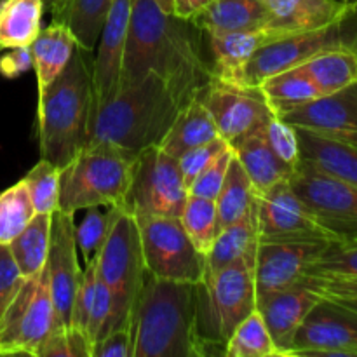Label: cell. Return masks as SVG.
<instances>
[{
	"label": "cell",
	"instance_id": "ab89813d",
	"mask_svg": "<svg viewBox=\"0 0 357 357\" xmlns=\"http://www.w3.org/2000/svg\"><path fill=\"white\" fill-rule=\"evenodd\" d=\"M303 274L337 279H357V239L331 243L305 268Z\"/></svg>",
	"mask_w": 357,
	"mask_h": 357
},
{
	"label": "cell",
	"instance_id": "d6986e66",
	"mask_svg": "<svg viewBox=\"0 0 357 357\" xmlns=\"http://www.w3.org/2000/svg\"><path fill=\"white\" fill-rule=\"evenodd\" d=\"M298 129L357 146V82L279 117Z\"/></svg>",
	"mask_w": 357,
	"mask_h": 357
},
{
	"label": "cell",
	"instance_id": "d6a6232c",
	"mask_svg": "<svg viewBox=\"0 0 357 357\" xmlns=\"http://www.w3.org/2000/svg\"><path fill=\"white\" fill-rule=\"evenodd\" d=\"M52 215H35L23 232L13 239L9 250L24 279L38 274L47 264Z\"/></svg>",
	"mask_w": 357,
	"mask_h": 357
},
{
	"label": "cell",
	"instance_id": "816d5d0a",
	"mask_svg": "<svg viewBox=\"0 0 357 357\" xmlns=\"http://www.w3.org/2000/svg\"><path fill=\"white\" fill-rule=\"evenodd\" d=\"M160 6V9L166 10V13L176 14V0H155Z\"/></svg>",
	"mask_w": 357,
	"mask_h": 357
},
{
	"label": "cell",
	"instance_id": "681fc988",
	"mask_svg": "<svg viewBox=\"0 0 357 357\" xmlns=\"http://www.w3.org/2000/svg\"><path fill=\"white\" fill-rule=\"evenodd\" d=\"M183 2H185V7H187L188 17H192L194 14L201 13L202 9H206L213 0H183Z\"/></svg>",
	"mask_w": 357,
	"mask_h": 357
},
{
	"label": "cell",
	"instance_id": "11a10c76",
	"mask_svg": "<svg viewBox=\"0 0 357 357\" xmlns=\"http://www.w3.org/2000/svg\"><path fill=\"white\" fill-rule=\"evenodd\" d=\"M0 51H3V49H2V47H0Z\"/></svg>",
	"mask_w": 357,
	"mask_h": 357
},
{
	"label": "cell",
	"instance_id": "44dd1931",
	"mask_svg": "<svg viewBox=\"0 0 357 357\" xmlns=\"http://www.w3.org/2000/svg\"><path fill=\"white\" fill-rule=\"evenodd\" d=\"M267 28L282 35L317 30L333 24L357 7V0H264Z\"/></svg>",
	"mask_w": 357,
	"mask_h": 357
},
{
	"label": "cell",
	"instance_id": "ee69618b",
	"mask_svg": "<svg viewBox=\"0 0 357 357\" xmlns=\"http://www.w3.org/2000/svg\"><path fill=\"white\" fill-rule=\"evenodd\" d=\"M298 282L310 291L316 293L319 298H335V296L357 295V279H337L323 278V275L303 274Z\"/></svg>",
	"mask_w": 357,
	"mask_h": 357
},
{
	"label": "cell",
	"instance_id": "d4e9b609",
	"mask_svg": "<svg viewBox=\"0 0 357 357\" xmlns=\"http://www.w3.org/2000/svg\"><path fill=\"white\" fill-rule=\"evenodd\" d=\"M296 135L300 143V160H305L357 187V146L298 128Z\"/></svg>",
	"mask_w": 357,
	"mask_h": 357
},
{
	"label": "cell",
	"instance_id": "4316f807",
	"mask_svg": "<svg viewBox=\"0 0 357 357\" xmlns=\"http://www.w3.org/2000/svg\"><path fill=\"white\" fill-rule=\"evenodd\" d=\"M218 136V128L209 110L197 96H194L178 112L173 126L160 143V149L178 159L188 150L204 145Z\"/></svg>",
	"mask_w": 357,
	"mask_h": 357
},
{
	"label": "cell",
	"instance_id": "484cf974",
	"mask_svg": "<svg viewBox=\"0 0 357 357\" xmlns=\"http://www.w3.org/2000/svg\"><path fill=\"white\" fill-rule=\"evenodd\" d=\"M267 17L264 0H213L206 9L194 14L192 21L209 35L267 26Z\"/></svg>",
	"mask_w": 357,
	"mask_h": 357
},
{
	"label": "cell",
	"instance_id": "60d3db41",
	"mask_svg": "<svg viewBox=\"0 0 357 357\" xmlns=\"http://www.w3.org/2000/svg\"><path fill=\"white\" fill-rule=\"evenodd\" d=\"M265 138H267L268 145L274 150L275 155L282 160L288 167L293 171L300 164V143L298 135H296V128L288 124L286 121L279 117H272L267 122L264 129Z\"/></svg>",
	"mask_w": 357,
	"mask_h": 357
},
{
	"label": "cell",
	"instance_id": "7bdbcfd3",
	"mask_svg": "<svg viewBox=\"0 0 357 357\" xmlns=\"http://www.w3.org/2000/svg\"><path fill=\"white\" fill-rule=\"evenodd\" d=\"M234 159V150L227 149L225 152L220 153L194 181L188 187V194L190 195H199V197L213 199L215 201L218 197L220 190L223 187V181H225L227 171H229L230 160Z\"/></svg>",
	"mask_w": 357,
	"mask_h": 357
},
{
	"label": "cell",
	"instance_id": "74e56055",
	"mask_svg": "<svg viewBox=\"0 0 357 357\" xmlns=\"http://www.w3.org/2000/svg\"><path fill=\"white\" fill-rule=\"evenodd\" d=\"M37 215L24 180L0 194V244L9 246Z\"/></svg>",
	"mask_w": 357,
	"mask_h": 357
},
{
	"label": "cell",
	"instance_id": "9a60e30c",
	"mask_svg": "<svg viewBox=\"0 0 357 357\" xmlns=\"http://www.w3.org/2000/svg\"><path fill=\"white\" fill-rule=\"evenodd\" d=\"M291 357H357V312L321 298L293 340Z\"/></svg>",
	"mask_w": 357,
	"mask_h": 357
},
{
	"label": "cell",
	"instance_id": "c3c4849f",
	"mask_svg": "<svg viewBox=\"0 0 357 357\" xmlns=\"http://www.w3.org/2000/svg\"><path fill=\"white\" fill-rule=\"evenodd\" d=\"M42 2H44V9L51 14L52 20H58L63 10H65L68 0H42Z\"/></svg>",
	"mask_w": 357,
	"mask_h": 357
},
{
	"label": "cell",
	"instance_id": "cb8c5ba5",
	"mask_svg": "<svg viewBox=\"0 0 357 357\" xmlns=\"http://www.w3.org/2000/svg\"><path fill=\"white\" fill-rule=\"evenodd\" d=\"M30 49L33 56L37 91H42L65 70L77 49V42L65 23L51 21V24L42 28L37 38L31 42Z\"/></svg>",
	"mask_w": 357,
	"mask_h": 357
},
{
	"label": "cell",
	"instance_id": "f1b7e54d",
	"mask_svg": "<svg viewBox=\"0 0 357 357\" xmlns=\"http://www.w3.org/2000/svg\"><path fill=\"white\" fill-rule=\"evenodd\" d=\"M258 243L260 239H258L257 208H255L244 220L220 230L211 250L206 255L204 275L215 274L241 258L255 255Z\"/></svg>",
	"mask_w": 357,
	"mask_h": 357
},
{
	"label": "cell",
	"instance_id": "ba28073f",
	"mask_svg": "<svg viewBox=\"0 0 357 357\" xmlns=\"http://www.w3.org/2000/svg\"><path fill=\"white\" fill-rule=\"evenodd\" d=\"M337 47L357 49V7L330 26L282 35L261 45L244 66L239 86L258 87L268 77L303 65L314 56Z\"/></svg>",
	"mask_w": 357,
	"mask_h": 357
},
{
	"label": "cell",
	"instance_id": "83f0119b",
	"mask_svg": "<svg viewBox=\"0 0 357 357\" xmlns=\"http://www.w3.org/2000/svg\"><path fill=\"white\" fill-rule=\"evenodd\" d=\"M258 91L275 117H284L289 112L321 96L317 86L302 65L268 77L258 86Z\"/></svg>",
	"mask_w": 357,
	"mask_h": 357
},
{
	"label": "cell",
	"instance_id": "8fae6325",
	"mask_svg": "<svg viewBox=\"0 0 357 357\" xmlns=\"http://www.w3.org/2000/svg\"><path fill=\"white\" fill-rule=\"evenodd\" d=\"M188 190L176 157L160 146L138 153L124 209L132 216L180 218Z\"/></svg>",
	"mask_w": 357,
	"mask_h": 357
},
{
	"label": "cell",
	"instance_id": "e0dca14e",
	"mask_svg": "<svg viewBox=\"0 0 357 357\" xmlns=\"http://www.w3.org/2000/svg\"><path fill=\"white\" fill-rule=\"evenodd\" d=\"M330 244L331 241L258 243L257 257H255L257 296L296 284L305 268Z\"/></svg>",
	"mask_w": 357,
	"mask_h": 357
},
{
	"label": "cell",
	"instance_id": "7402d4cb",
	"mask_svg": "<svg viewBox=\"0 0 357 357\" xmlns=\"http://www.w3.org/2000/svg\"><path fill=\"white\" fill-rule=\"evenodd\" d=\"M211 49V73L223 82L239 86L244 66L250 63L255 52L279 35L271 28L260 26L251 30L220 31L206 35Z\"/></svg>",
	"mask_w": 357,
	"mask_h": 357
},
{
	"label": "cell",
	"instance_id": "4dcf8cb0",
	"mask_svg": "<svg viewBox=\"0 0 357 357\" xmlns=\"http://www.w3.org/2000/svg\"><path fill=\"white\" fill-rule=\"evenodd\" d=\"M42 0H3L0 6V47H26L42 30Z\"/></svg>",
	"mask_w": 357,
	"mask_h": 357
},
{
	"label": "cell",
	"instance_id": "4fadbf2b",
	"mask_svg": "<svg viewBox=\"0 0 357 357\" xmlns=\"http://www.w3.org/2000/svg\"><path fill=\"white\" fill-rule=\"evenodd\" d=\"M257 222L260 243L337 241L293 192L288 180L257 195Z\"/></svg>",
	"mask_w": 357,
	"mask_h": 357
},
{
	"label": "cell",
	"instance_id": "b9f144b4",
	"mask_svg": "<svg viewBox=\"0 0 357 357\" xmlns=\"http://www.w3.org/2000/svg\"><path fill=\"white\" fill-rule=\"evenodd\" d=\"M229 143L218 136V138L211 139V142L204 143V145H199L195 149L188 150L185 152L183 155L178 157V164H180V169L181 174H183V181H185V187L192 185V181L220 155V153L225 152L229 149Z\"/></svg>",
	"mask_w": 357,
	"mask_h": 357
},
{
	"label": "cell",
	"instance_id": "836d02e7",
	"mask_svg": "<svg viewBox=\"0 0 357 357\" xmlns=\"http://www.w3.org/2000/svg\"><path fill=\"white\" fill-rule=\"evenodd\" d=\"M114 0H68L58 20L73 33L77 47L93 54Z\"/></svg>",
	"mask_w": 357,
	"mask_h": 357
},
{
	"label": "cell",
	"instance_id": "d590c367",
	"mask_svg": "<svg viewBox=\"0 0 357 357\" xmlns=\"http://www.w3.org/2000/svg\"><path fill=\"white\" fill-rule=\"evenodd\" d=\"M227 357H281L257 309L239 323L225 344Z\"/></svg>",
	"mask_w": 357,
	"mask_h": 357
},
{
	"label": "cell",
	"instance_id": "db71d44e",
	"mask_svg": "<svg viewBox=\"0 0 357 357\" xmlns=\"http://www.w3.org/2000/svg\"><path fill=\"white\" fill-rule=\"evenodd\" d=\"M2 2H3V0H0V6H2Z\"/></svg>",
	"mask_w": 357,
	"mask_h": 357
},
{
	"label": "cell",
	"instance_id": "f35d334b",
	"mask_svg": "<svg viewBox=\"0 0 357 357\" xmlns=\"http://www.w3.org/2000/svg\"><path fill=\"white\" fill-rule=\"evenodd\" d=\"M37 215H52L59 201V167L51 160L38 159L23 178Z\"/></svg>",
	"mask_w": 357,
	"mask_h": 357
},
{
	"label": "cell",
	"instance_id": "f546056e",
	"mask_svg": "<svg viewBox=\"0 0 357 357\" xmlns=\"http://www.w3.org/2000/svg\"><path fill=\"white\" fill-rule=\"evenodd\" d=\"M302 66L314 80L321 96L338 93L357 82V49H330L310 58Z\"/></svg>",
	"mask_w": 357,
	"mask_h": 357
},
{
	"label": "cell",
	"instance_id": "7dc6e473",
	"mask_svg": "<svg viewBox=\"0 0 357 357\" xmlns=\"http://www.w3.org/2000/svg\"><path fill=\"white\" fill-rule=\"evenodd\" d=\"M28 70H33V56L30 45L26 47H10L0 58V73L6 79H17Z\"/></svg>",
	"mask_w": 357,
	"mask_h": 357
},
{
	"label": "cell",
	"instance_id": "f907efd6",
	"mask_svg": "<svg viewBox=\"0 0 357 357\" xmlns=\"http://www.w3.org/2000/svg\"><path fill=\"white\" fill-rule=\"evenodd\" d=\"M324 300H330V302L340 303V305L349 307V309L356 310V312H357V295H352V296H335V298H324Z\"/></svg>",
	"mask_w": 357,
	"mask_h": 357
},
{
	"label": "cell",
	"instance_id": "f6af8a7d",
	"mask_svg": "<svg viewBox=\"0 0 357 357\" xmlns=\"http://www.w3.org/2000/svg\"><path fill=\"white\" fill-rule=\"evenodd\" d=\"M23 281L24 278L14 261L9 246L0 244V314L3 312L10 298L16 295Z\"/></svg>",
	"mask_w": 357,
	"mask_h": 357
},
{
	"label": "cell",
	"instance_id": "5b68a950",
	"mask_svg": "<svg viewBox=\"0 0 357 357\" xmlns=\"http://www.w3.org/2000/svg\"><path fill=\"white\" fill-rule=\"evenodd\" d=\"M138 153L93 139L59 169L58 209L77 215L94 206L124 209Z\"/></svg>",
	"mask_w": 357,
	"mask_h": 357
},
{
	"label": "cell",
	"instance_id": "3957f363",
	"mask_svg": "<svg viewBox=\"0 0 357 357\" xmlns=\"http://www.w3.org/2000/svg\"><path fill=\"white\" fill-rule=\"evenodd\" d=\"M194 282L146 272L132 317V357H204L195 323Z\"/></svg>",
	"mask_w": 357,
	"mask_h": 357
},
{
	"label": "cell",
	"instance_id": "9c48e42d",
	"mask_svg": "<svg viewBox=\"0 0 357 357\" xmlns=\"http://www.w3.org/2000/svg\"><path fill=\"white\" fill-rule=\"evenodd\" d=\"M58 326L47 268L26 278L0 314V356H33Z\"/></svg>",
	"mask_w": 357,
	"mask_h": 357
},
{
	"label": "cell",
	"instance_id": "e575fe53",
	"mask_svg": "<svg viewBox=\"0 0 357 357\" xmlns=\"http://www.w3.org/2000/svg\"><path fill=\"white\" fill-rule=\"evenodd\" d=\"M84 211H86V216L79 225H75V244L77 251L82 255L84 265H87L96 260V257L100 255L122 208L94 206V208L84 209Z\"/></svg>",
	"mask_w": 357,
	"mask_h": 357
},
{
	"label": "cell",
	"instance_id": "7a4b0ae2",
	"mask_svg": "<svg viewBox=\"0 0 357 357\" xmlns=\"http://www.w3.org/2000/svg\"><path fill=\"white\" fill-rule=\"evenodd\" d=\"M89 56L77 47L65 70L38 91V152L59 169L93 142L96 105Z\"/></svg>",
	"mask_w": 357,
	"mask_h": 357
},
{
	"label": "cell",
	"instance_id": "52a82bcc",
	"mask_svg": "<svg viewBox=\"0 0 357 357\" xmlns=\"http://www.w3.org/2000/svg\"><path fill=\"white\" fill-rule=\"evenodd\" d=\"M94 264L98 278L114 295L115 330L124 326L132 328V317L146 268L138 223L131 213L122 209Z\"/></svg>",
	"mask_w": 357,
	"mask_h": 357
},
{
	"label": "cell",
	"instance_id": "8992f818",
	"mask_svg": "<svg viewBox=\"0 0 357 357\" xmlns=\"http://www.w3.org/2000/svg\"><path fill=\"white\" fill-rule=\"evenodd\" d=\"M255 257L241 258L195 284V323L204 356L225 352L234 330L257 309Z\"/></svg>",
	"mask_w": 357,
	"mask_h": 357
},
{
	"label": "cell",
	"instance_id": "8d00e7d4",
	"mask_svg": "<svg viewBox=\"0 0 357 357\" xmlns=\"http://www.w3.org/2000/svg\"><path fill=\"white\" fill-rule=\"evenodd\" d=\"M180 222L194 246L202 255H208L218 236V213L213 199L188 194Z\"/></svg>",
	"mask_w": 357,
	"mask_h": 357
},
{
	"label": "cell",
	"instance_id": "7c38bea8",
	"mask_svg": "<svg viewBox=\"0 0 357 357\" xmlns=\"http://www.w3.org/2000/svg\"><path fill=\"white\" fill-rule=\"evenodd\" d=\"M288 181L335 239H357V187L305 160H300Z\"/></svg>",
	"mask_w": 357,
	"mask_h": 357
},
{
	"label": "cell",
	"instance_id": "bcb514c9",
	"mask_svg": "<svg viewBox=\"0 0 357 357\" xmlns=\"http://www.w3.org/2000/svg\"><path fill=\"white\" fill-rule=\"evenodd\" d=\"M135 337L132 328L124 326L105 335L93 349V357H132Z\"/></svg>",
	"mask_w": 357,
	"mask_h": 357
},
{
	"label": "cell",
	"instance_id": "ac0fdd59",
	"mask_svg": "<svg viewBox=\"0 0 357 357\" xmlns=\"http://www.w3.org/2000/svg\"><path fill=\"white\" fill-rule=\"evenodd\" d=\"M129 17H131V0H114L94 49L96 54L91 59L96 110L108 103L121 87Z\"/></svg>",
	"mask_w": 357,
	"mask_h": 357
},
{
	"label": "cell",
	"instance_id": "1f68e13d",
	"mask_svg": "<svg viewBox=\"0 0 357 357\" xmlns=\"http://www.w3.org/2000/svg\"><path fill=\"white\" fill-rule=\"evenodd\" d=\"M257 195L253 181L234 155L222 190L215 199L216 213H218V232L246 218L257 208Z\"/></svg>",
	"mask_w": 357,
	"mask_h": 357
},
{
	"label": "cell",
	"instance_id": "603a6c76",
	"mask_svg": "<svg viewBox=\"0 0 357 357\" xmlns=\"http://www.w3.org/2000/svg\"><path fill=\"white\" fill-rule=\"evenodd\" d=\"M264 129L244 136L230 145L236 159L239 160L250 180L253 181L257 194L274 187L279 181L289 180V176L293 174L291 167L286 166L271 149Z\"/></svg>",
	"mask_w": 357,
	"mask_h": 357
},
{
	"label": "cell",
	"instance_id": "30bf717a",
	"mask_svg": "<svg viewBox=\"0 0 357 357\" xmlns=\"http://www.w3.org/2000/svg\"><path fill=\"white\" fill-rule=\"evenodd\" d=\"M143 260L150 275L183 282H201L206 274L202 255L174 216H135Z\"/></svg>",
	"mask_w": 357,
	"mask_h": 357
},
{
	"label": "cell",
	"instance_id": "5bb4252c",
	"mask_svg": "<svg viewBox=\"0 0 357 357\" xmlns=\"http://www.w3.org/2000/svg\"><path fill=\"white\" fill-rule=\"evenodd\" d=\"M195 96L206 105L229 145L264 129L274 117L258 87L234 86L211 77Z\"/></svg>",
	"mask_w": 357,
	"mask_h": 357
},
{
	"label": "cell",
	"instance_id": "6da1fadb",
	"mask_svg": "<svg viewBox=\"0 0 357 357\" xmlns=\"http://www.w3.org/2000/svg\"><path fill=\"white\" fill-rule=\"evenodd\" d=\"M204 37L192 17L166 13L155 0H131L121 86L157 73L190 101L213 77Z\"/></svg>",
	"mask_w": 357,
	"mask_h": 357
},
{
	"label": "cell",
	"instance_id": "2e32d148",
	"mask_svg": "<svg viewBox=\"0 0 357 357\" xmlns=\"http://www.w3.org/2000/svg\"><path fill=\"white\" fill-rule=\"evenodd\" d=\"M45 268L58 326L70 328V312L82 275L75 244V215L72 213L59 209L52 213L51 243Z\"/></svg>",
	"mask_w": 357,
	"mask_h": 357
},
{
	"label": "cell",
	"instance_id": "ffe728a7",
	"mask_svg": "<svg viewBox=\"0 0 357 357\" xmlns=\"http://www.w3.org/2000/svg\"><path fill=\"white\" fill-rule=\"evenodd\" d=\"M319 300L316 293L300 282L289 288L257 296V310L260 312L281 357H291L296 331Z\"/></svg>",
	"mask_w": 357,
	"mask_h": 357
},
{
	"label": "cell",
	"instance_id": "f5cc1de1",
	"mask_svg": "<svg viewBox=\"0 0 357 357\" xmlns=\"http://www.w3.org/2000/svg\"><path fill=\"white\" fill-rule=\"evenodd\" d=\"M176 14H178V16L188 17L187 7H185V2H183V0H176Z\"/></svg>",
	"mask_w": 357,
	"mask_h": 357
},
{
	"label": "cell",
	"instance_id": "277c9868",
	"mask_svg": "<svg viewBox=\"0 0 357 357\" xmlns=\"http://www.w3.org/2000/svg\"><path fill=\"white\" fill-rule=\"evenodd\" d=\"M185 101L157 73L121 86L114 98L94 115L93 139L110 142L139 153L160 146Z\"/></svg>",
	"mask_w": 357,
	"mask_h": 357
}]
</instances>
